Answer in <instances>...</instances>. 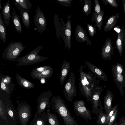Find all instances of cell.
I'll return each instance as SVG.
<instances>
[{
    "label": "cell",
    "instance_id": "9",
    "mask_svg": "<svg viewBox=\"0 0 125 125\" xmlns=\"http://www.w3.org/2000/svg\"><path fill=\"white\" fill-rule=\"evenodd\" d=\"M114 51V47L111 39L107 37L102 48L101 55L102 58L105 60H111Z\"/></svg>",
    "mask_w": 125,
    "mask_h": 125
},
{
    "label": "cell",
    "instance_id": "27",
    "mask_svg": "<svg viewBox=\"0 0 125 125\" xmlns=\"http://www.w3.org/2000/svg\"><path fill=\"white\" fill-rule=\"evenodd\" d=\"M84 5L83 10L84 13L87 16L91 13V10L92 2L91 0H84Z\"/></svg>",
    "mask_w": 125,
    "mask_h": 125
},
{
    "label": "cell",
    "instance_id": "43",
    "mask_svg": "<svg viewBox=\"0 0 125 125\" xmlns=\"http://www.w3.org/2000/svg\"><path fill=\"white\" fill-rule=\"evenodd\" d=\"M9 114V115L11 116L12 117L13 116V114L12 111L11 110H10L8 112Z\"/></svg>",
    "mask_w": 125,
    "mask_h": 125
},
{
    "label": "cell",
    "instance_id": "1",
    "mask_svg": "<svg viewBox=\"0 0 125 125\" xmlns=\"http://www.w3.org/2000/svg\"><path fill=\"white\" fill-rule=\"evenodd\" d=\"M83 66L81 65L79 69V89L81 94L89 102H90L92 93L95 87L98 83L96 77L90 71L83 72Z\"/></svg>",
    "mask_w": 125,
    "mask_h": 125
},
{
    "label": "cell",
    "instance_id": "48",
    "mask_svg": "<svg viewBox=\"0 0 125 125\" xmlns=\"http://www.w3.org/2000/svg\"><path fill=\"white\" fill-rule=\"evenodd\" d=\"M123 30H124V33L125 34V28L124 27L123 28Z\"/></svg>",
    "mask_w": 125,
    "mask_h": 125
},
{
    "label": "cell",
    "instance_id": "14",
    "mask_svg": "<svg viewBox=\"0 0 125 125\" xmlns=\"http://www.w3.org/2000/svg\"><path fill=\"white\" fill-rule=\"evenodd\" d=\"M70 68V63L64 60L60 71V80L61 85H62L64 83Z\"/></svg>",
    "mask_w": 125,
    "mask_h": 125
},
{
    "label": "cell",
    "instance_id": "11",
    "mask_svg": "<svg viewBox=\"0 0 125 125\" xmlns=\"http://www.w3.org/2000/svg\"><path fill=\"white\" fill-rule=\"evenodd\" d=\"M75 36L77 41L80 43L86 41L87 44L91 45V41L89 39L86 31L80 25H78L75 30Z\"/></svg>",
    "mask_w": 125,
    "mask_h": 125
},
{
    "label": "cell",
    "instance_id": "49",
    "mask_svg": "<svg viewBox=\"0 0 125 125\" xmlns=\"http://www.w3.org/2000/svg\"><path fill=\"white\" fill-rule=\"evenodd\" d=\"M124 107H125V104H124Z\"/></svg>",
    "mask_w": 125,
    "mask_h": 125
},
{
    "label": "cell",
    "instance_id": "10",
    "mask_svg": "<svg viewBox=\"0 0 125 125\" xmlns=\"http://www.w3.org/2000/svg\"><path fill=\"white\" fill-rule=\"evenodd\" d=\"M124 26L122 24L121 27L118 25L115 26L114 28V30L116 32L117 35L116 42L117 49L118 50L121 56L122 55L124 41Z\"/></svg>",
    "mask_w": 125,
    "mask_h": 125
},
{
    "label": "cell",
    "instance_id": "8",
    "mask_svg": "<svg viewBox=\"0 0 125 125\" xmlns=\"http://www.w3.org/2000/svg\"><path fill=\"white\" fill-rule=\"evenodd\" d=\"M34 21V24L39 33H41L45 30L47 25L46 18L38 5L36 9Z\"/></svg>",
    "mask_w": 125,
    "mask_h": 125
},
{
    "label": "cell",
    "instance_id": "25",
    "mask_svg": "<svg viewBox=\"0 0 125 125\" xmlns=\"http://www.w3.org/2000/svg\"><path fill=\"white\" fill-rule=\"evenodd\" d=\"M2 13H0V39L4 42L6 41L7 31Z\"/></svg>",
    "mask_w": 125,
    "mask_h": 125
},
{
    "label": "cell",
    "instance_id": "18",
    "mask_svg": "<svg viewBox=\"0 0 125 125\" xmlns=\"http://www.w3.org/2000/svg\"><path fill=\"white\" fill-rule=\"evenodd\" d=\"M15 78L18 84L22 87L27 89H31L35 87V85L24 79L18 74H16Z\"/></svg>",
    "mask_w": 125,
    "mask_h": 125
},
{
    "label": "cell",
    "instance_id": "33",
    "mask_svg": "<svg viewBox=\"0 0 125 125\" xmlns=\"http://www.w3.org/2000/svg\"><path fill=\"white\" fill-rule=\"evenodd\" d=\"M118 111V108H117L110 118L108 122L107 125H112L114 123L117 117Z\"/></svg>",
    "mask_w": 125,
    "mask_h": 125
},
{
    "label": "cell",
    "instance_id": "31",
    "mask_svg": "<svg viewBox=\"0 0 125 125\" xmlns=\"http://www.w3.org/2000/svg\"><path fill=\"white\" fill-rule=\"evenodd\" d=\"M102 1L105 5L109 4L113 7L117 8L118 7L117 2L116 0H102Z\"/></svg>",
    "mask_w": 125,
    "mask_h": 125
},
{
    "label": "cell",
    "instance_id": "4",
    "mask_svg": "<svg viewBox=\"0 0 125 125\" xmlns=\"http://www.w3.org/2000/svg\"><path fill=\"white\" fill-rule=\"evenodd\" d=\"M27 46L19 42H10L4 51L5 58L10 61H15Z\"/></svg>",
    "mask_w": 125,
    "mask_h": 125
},
{
    "label": "cell",
    "instance_id": "47",
    "mask_svg": "<svg viewBox=\"0 0 125 125\" xmlns=\"http://www.w3.org/2000/svg\"><path fill=\"white\" fill-rule=\"evenodd\" d=\"M2 0H0V9H2V6L1 5Z\"/></svg>",
    "mask_w": 125,
    "mask_h": 125
},
{
    "label": "cell",
    "instance_id": "37",
    "mask_svg": "<svg viewBox=\"0 0 125 125\" xmlns=\"http://www.w3.org/2000/svg\"><path fill=\"white\" fill-rule=\"evenodd\" d=\"M0 82V86L1 89L5 91L7 93H9L10 90L9 87L7 85L3 82L2 78L1 79Z\"/></svg>",
    "mask_w": 125,
    "mask_h": 125
},
{
    "label": "cell",
    "instance_id": "41",
    "mask_svg": "<svg viewBox=\"0 0 125 125\" xmlns=\"http://www.w3.org/2000/svg\"><path fill=\"white\" fill-rule=\"evenodd\" d=\"M21 116L22 118H25L27 117L28 115L26 113H23L22 114Z\"/></svg>",
    "mask_w": 125,
    "mask_h": 125
},
{
    "label": "cell",
    "instance_id": "39",
    "mask_svg": "<svg viewBox=\"0 0 125 125\" xmlns=\"http://www.w3.org/2000/svg\"><path fill=\"white\" fill-rule=\"evenodd\" d=\"M46 105V103L44 102H42L41 103L40 105V107L42 109H44Z\"/></svg>",
    "mask_w": 125,
    "mask_h": 125
},
{
    "label": "cell",
    "instance_id": "44",
    "mask_svg": "<svg viewBox=\"0 0 125 125\" xmlns=\"http://www.w3.org/2000/svg\"><path fill=\"white\" fill-rule=\"evenodd\" d=\"M123 46H124V49L125 50V34L124 33V41L123 43Z\"/></svg>",
    "mask_w": 125,
    "mask_h": 125
},
{
    "label": "cell",
    "instance_id": "34",
    "mask_svg": "<svg viewBox=\"0 0 125 125\" xmlns=\"http://www.w3.org/2000/svg\"><path fill=\"white\" fill-rule=\"evenodd\" d=\"M118 104H116L115 105L109 114L107 115L104 125H107V124L110 118L114 114L116 109L118 108Z\"/></svg>",
    "mask_w": 125,
    "mask_h": 125
},
{
    "label": "cell",
    "instance_id": "2",
    "mask_svg": "<svg viewBox=\"0 0 125 125\" xmlns=\"http://www.w3.org/2000/svg\"><path fill=\"white\" fill-rule=\"evenodd\" d=\"M51 103L53 109L62 118L65 125H78L65 102L60 96L58 95L52 97Z\"/></svg>",
    "mask_w": 125,
    "mask_h": 125
},
{
    "label": "cell",
    "instance_id": "32",
    "mask_svg": "<svg viewBox=\"0 0 125 125\" xmlns=\"http://www.w3.org/2000/svg\"><path fill=\"white\" fill-rule=\"evenodd\" d=\"M94 11L93 13L98 14L102 10L98 0H94Z\"/></svg>",
    "mask_w": 125,
    "mask_h": 125
},
{
    "label": "cell",
    "instance_id": "16",
    "mask_svg": "<svg viewBox=\"0 0 125 125\" xmlns=\"http://www.w3.org/2000/svg\"><path fill=\"white\" fill-rule=\"evenodd\" d=\"M71 20L68 19V21L66 24L65 31V49H66L67 47L70 50L71 48Z\"/></svg>",
    "mask_w": 125,
    "mask_h": 125
},
{
    "label": "cell",
    "instance_id": "30",
    "mask_svg": "<svg viewBox=\"0 0 125 125\" xmlns=\"http://www.w3.org/2000/svg\"><path fill=\"white\" fill-rule=\"evenodd\" d=\"M50 124L52 125H61L58 120V118L55 115L51 114L49 119Z\"/></svg>",
    "mask_w": 125,
    "mask_h": 125
},
{
    "label": "cell",
    "instance_id": "26",
    "mask_svg": "<svg viewBox=\"0 0 125 125\" xmlns=\"http://www.w3.org/2000/svg\"><path fill=\"white\" fill-rule=\"evenodd\" d=\"M51 67L50 65H45L36 68L31 72L30 75L32 78H34L38 74Z\"/></svg>",
    "mask_w": 125,
    "mask_h": 125
},
{
    "label": "cell",
    "instance_id": "23",
    "mask_svg": "<svg viewBox=\"0 0 125 125\" xmlns=\"http://www.w3.org/2000/svg\"><path fill=\"white\" fill-rule=\"evenodd\" d=\"M16 8L20 6L23 9L29 10L32 8V4L30 0H14Z\"/></svg>",
    "mask_w": 125,
    "mask_h": 125
},
{
    "label": "cell",
    "instance_id": "20",
    "mask_svg": "<svg viewBox=\"0 0 125 125\" xmlns=\"http://www.w3.org/2000/svg\"><path fill=\"white\" fill-rule=\"evenodd\" d=\"M12 18L14 26L16 31L21 33L22 31L21 24L19 16L15 12V9L13 8Z\"/></svg>",
    "mask_w": 125,
    "mask_h": 125
},
{
    "label": "cell",
    "instance_id": "38",
    "mask_svg": "<svg viewBox=\"0 0 125 125\" xmlns=\"http://www.w3.org/2000/svg\"><path fill=\"white\" fill-rule=\"evenodd\" d=\"M118 124V125H125V117L124 115L120 118Z\"/></svg>",
    "mask_w": 125,
    "mask_h": 125
},
{
    "label": "cell",
    "instance_id": "13",
    "mask_svg": "<svg viewBox=\"0 0 125 125\" xmlns=\"http://www.w3.org/2000/svg\"><path fill=\"white\" fill-rule=\"evenodd\" d=\"M114 97L112 92L108 90H107L106 93L103 97L104 108L105 113L107 115L109 114L113 107L112 106V102Z\"/></svg>",
    "mask_w": 125,
    "mask_h": 125
},
{
    "label": "cell",
    "instance_id": "7",
    "mask_svg": "<svg viewBox=\"0 0 125 125\" xmlns=\"http://www.w3.org/2000/svg\"><path fill=\"white\" fill-rule=\"evenodd\" d=\"M103 89L102 87L97 85L92 93L90 102L92 104V112L96 116L98 115V110L100 102V97Z\"/></svg>",
    "mask_w": 125,
    "mask_h": 125
},
{
    "label": "cell",
    "instance_id": "15",
    "mask_svg": "<svg viewBox=\"0 0 125 125\" xmlns=\"http://www.w3.org/2000/svg\"><path fill=\"white\" fill-rule=\"evenodd\" d=\"M5 24L8 26L9 24L10 18L12 17L10 15V1L8 0L5 4H4L1 12Z\"/></svg>",
    "mask_w": 125,
    "mask_h": 125
},
{
    "label": "cell",
    "instance_id": "3",
    "mask_svg": "<svg viewBox=\"0 0 125 125\" xmlns=\"http://www.w3.org/2000/svg\"><path fill=\"white\" fill-rule=\"evenodd\" d=\"M43 48L42 45H39L28 54L18 58L15 61L18 62L16 66L31 65L45 60L48 57H43L39 54L40 50Z\"/></svg>",
    "mask_w": 125,
    "mask_h": 125
},
{
    "label": "cell",
    "instance_id": "29",
    "mask_svg": "<svg viewBox=\"0 0 125 125\" xmlns=\"http://www.w3.org/2000/svg\"><path fill=\"white\" fill-rule=\"evenodd\" d=\"M96 27L95 24L94 26L92 25L88 24L87 25V28L88 33L89 35L92 37H93L96 33Z\"/></svg>",
    "mask_w": 125,
    "mask_h": 125
},
{
    "label": "cell",
    "instance_id": "42",
    "mask_svg": "<svg viewBox=\"0 0 125 125\" xmlns=\"http://www.w3.org/2000/svg\"><path fill=\"white\" fill-rule=\"evenodd\" d=\"M40 80L41 83H44L45 82V80L44 78H42L40 79Z\"/></svg>",
    "mask_w": 125,
    "mask_h": 125
},
{
    "label": "cell",
    "instance_id": "12",
    "mask_svg": "<svg viewBox=\"0 0 125 125\" xmlns=\"http://www.w3.org/2000/svg\"><path fill=\"white\" fill-rule=\"evenodd\" d=\"M84 63L96 77L104 81L108 80L106 74L98 67L86 61H85Z\"/></svg>",
    "mask_w": 125,
    "mask_h": 125
},
{
    "label": "cell",
    "instance_id": "46",
    "mask_svg": "<svg viewBox=\"0 0 125 125\" xmlns=\"http://www.w3.org/2000/svg\"><path fill=\"white\" fill-rule=\"evenodd\" d=\"M116 119L117 118L114 122V124L113 125H118V123L116 122Z\"/></svg>",
    "mask_w": 125,
    "mask_h": 125
},
{
    "label": "cell",
    "instance_id": "5",
    "mask_svg": "<svg viewBox=\"0 0 125 125\" xmlns=\"http://www.w3.org/2000/svg\"><path fill=\"white\" fill-rule=\"evenodd\" d=\"M75 75L72 71L64 86L63 94L65 98L69 102H72L73 97L77 96V93L75 85Z\"/></svg>",
    "mask_w": 125,
    "mask_h": 125
},
{
    "label": "cell",
    "instance_id": "28",
    "mask_svg": "<svg viewBox=\"0 0 125 125\" xmlns=\"http://www.w3.org/2000/svg\"><path fill=\"white\" fill-rule=\"evenodd\" d=\"M112 72L113 75H115L114 76V77H115L114 79H115V81L116 83H117L119 82L121 83H123V77L121 74L117 72L113 68Z\"/></svg>",
    "mask_w": 125,
    "mask_h": 125
},
{
    "label": "cell",
    "instance_id": "45",
    "mask_svg": "<svg viewBox=\"0 0 125 125\" xmlns=\"http://www.w3.org/2000/svg\"><path fill=\"white\" fill-rule=\"evenodd\" d=\"M38 125H41L42 124V122L40 121H38L37 122Z\"/></svg>",
    "mask_w": 125,
    "mask_h": 125
},
{
    "label": "cell",
    "instance_id": "36",
    "mask_svg": "<svg viewBox=\"0 0 125 125\" xmlns=\"http://www.w3.org/2000/svg\"><path fill=\"white\" fill-rule=\"evenodd\" d=\"M117 64L115 66L112 67V68L115 70L117 72L120 74L122 73L123 69V65L117 63Z\"/></svg>",
    "mask_w": 125,
    "mask_h": 125
},
{
    "label": "cell",
    "instance_id": "22",
    "mask_svg": "<svg viewBox=\"0 0 125 125\" xmlns=\"http://www.w3.org/2000/svg\"><path fill=\"white\" fill-rule=\"evenodd\" d=\"M101 101L98 110V115L96 124L98 125H104L107 115L104 113L103 111V107Z\"/></svg>",
    "mask_w": 125,
    "mask_h": 125
},
{
    "label": "cell",
    "instance_id": "6",
    "mask_svg": "<svg viewBox=\"0 0 125 125\" xmlns=\"http://www.w3.org/2000/svg\"><path fill=\"white\" fill-rule=\"evenodd\" d=\"M73 106L74 112L77 116L85 120L93 119L90 111L86 107L83 100L75 101L73 103Z\"/></svg>",
    "mask_w": 125,
    "mask_h": 125
},
{
    "label": "cell",
    "instance_id": "21",
    "mask_svg": "<svg viewBox=\"0 0 125 125\" xmlns=\"http://www.w3.org/2000/svg\"><path fill=\"white\" fill-rule=\"evenodd\" d=\"M104 13V10H102L98 14L93 13L92 20L95 22L97 28L99 30H101L103 23V19Z\"/></svg>",
    "mask_w": 125,
    "mask_h": 125
},
{
    "label": "cell",
    "instance_id": "35",
    "mask_svg": "<svg viewBox=\"0 0 125 125\" xmlns=\"http://www.w3.org/2000/svg\"><path fill=\"white\" fill-rule=\"evenodd\" d=\"M56 1L58 3L67 7L71 6L73 1L72 0H56Z\"/></svg>",
    "mask_w": 125,
    "mask_h": 125
},
{
    "label": "cell",
    "instance_id": "40",
    "mask_svg": "<svg viewBox=\"0 0 125 125\" xmlns=\"http://www.w3.org/2000/svg\"><path fill=\"white\" fill-rule=\"evenodd\" d=\"M122 5L123 7L124 8V13L125 14V0H122Z\"/></svg>",
    "mask_w": 125,
    "mask_h": 125
},
{
    "label": "cell",
    "instance_id": "24",
    "mask_svg": "<svg viewBox=\"0 0 125 125\" xmlns=\"http://www.w3.org/2000/svg\"><path fill=\"white\" fill-rule=\"evenodd\" d=\"M53 69L51 66L50 68L38 74L34 78L38 80H40L42 78L45 80L49 79L52 76L53 73Z\"/></svg>",
    "mask_w": 125,
    "mask_h": 125
},
{
    "label": "cell",
    "instance_id": "17",
    "mask_svg": "<svg viewBox=\"0 0 125 125\" xmlns=\"http://www.w3.org/2000/svg\"><path fill=\"white\" fill-rule=\"evenodd\" d=\"M119 16V13H118L114 15L109 16L110 18L105 23L104 29V31H110L114 28L116 24L117 20Z\"/></svg>",
    "mask_w": 125,
    "mask_h": 125
},
{
    "label": "cell",
    "instance_id": "19",
    "mask_svg": "<svg viewBox=\"0 0 125 125\" xmlns=\"http://www.w3.org/2000/svg\"><path fill=\"white\" fill-rule=\"evenodd\" d=\"M18 8L20 10L23 24L25 27L29 29L30 26V22L29 15V10H24L20 6H18Z\"/></svg>",
    "mask_w": 125,
    "mask_h": 125
}]
</instances>
